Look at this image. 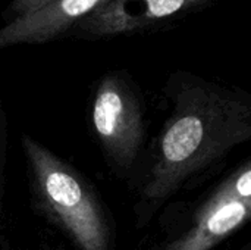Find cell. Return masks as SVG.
Returning <instances> with one entry per match:
<instances>
[{"label":"cell","instance_id":"obj_1","mask_svg":"<svg viewBox=\"0 0 251 250\" xmlns=\"http://www.w3.org/2000/svg\"><path fill=\"white\" fill-rule=\"evenodd\" d=\"M168 106L128 187L135 230L149 228L168 202L193 193L228 167L251 140V94L194 72L174 71L162 87Z\"/></svg>","mask_w":251,"mask_h":250},{"label":"cell","instance_id":"obj_2","mask_svg":"<svg viewBox=\"0 0 251 250\" xmlns=\"http://www.w3.org/2000/svg\"><path fill=\"white\" fill-rule=\"evenodd\" d=\"M21 150L34 215L71 250H118L113 212L91 178L28 133L21 134Z\"/></svg>","mask_w":251,"mask_h":250},{"label":"cell","instance_id":"obj_3","mask_svg":"<svg viewBox=\"0 0 251 250\" xmlns=\"http://www.w3.org/2000/svg\"><path fill=\"white\" fill-rule=\"evenodd\" d=\"M251 221V158L156 214L138 250H218Z\"/></svg>","mask_w":251,"mask_h":250},{"label":"cell","instance_id":"obj_4","mask_svg":"<svg viewBox=\"0 0 251 250\" xmlns=\"http://www.w3.org/2000/svg\"><path fill=\"white\" fill-rule=\"evenodd\" d=\"M149 111L134 77L124 69L104 72L93 85L87 124L107 171L126 189L134 183L150 140Z\"/></svg>","mask_w":251,"mask_h":250},{"label":"cell","instance_id":"obj_5","mask_svg":"<svg viewBox=\"0 0 251 250\" xmlns=\"http://www.w3.org/2000/svg\"><path fill=\"white\" fill-rule=\"evenodd\" d=\"M209 0H112L79 21L74 31L85 38L131 35L157 27L206 4Z\"/></svg>","mask_w":251,"mask_h":250},{"label":"cell","instance_id":"obj_6","mask_svg":"<svg viewBox=\"0 0 251 250\" xmlns=\"http://www.w3.org/2000/svg\"><path fill=\"white\" fill-rule=\"evenodd\" d=\"M112 0H53L28 15L15 18L0 28V49L34 46L68 34L85 16Z\"/></svg>","mask_w":251,"mask_h":250},{"label":"cell","instance_id":"obj_7","mask_svg":"<svg viewBox=\"0 0 251 250\" xmlns=\"http://www.w3.org/2000/svg\"><path fill=\"white\" fill-rule=\"evenodd\" d=\"M9 167V122L0 99V243L6 239V194Z\"/></svg>","mask_w":251,"mask_h":250},{"label":"cell","instance_id":"obj_8","mask_svg":"<svg viewBox=\"0 0 251 250\" xmlns=\"http://www.w3.org/2000/svg\"><path fill=\"white\" fill-rule=\"evenodd\" d=\"M53 0H12V3L9 4V9L6 12V16L9 18V21L28 15L34 10H38L40 7L46 6L47 3H50Z\"/></svg>","mask_w":251,"mask_h":250},{"label":"cell","instance_id":"obj_9","mask_svg":"<svg viewBox=\"0 0 251 250\" xmlns=\"http://www.w3.org/2000/svg\"><path fill=\"white\" fill-rule=\"evenodd\" d=\"M0 250H50L47 246H31V245H13L7 237L0 243Z\"/></svg>","mask_w":251,"mask_h":250},{"label":"cell","instance_id":"obj_10","mask_svg":"<svg viewBox=\"0 0 251 250\" xmlns=\"http://www.w3.org/2000/svg\"><path fill=\"white\" fill-rule=\"evenodd\" d=\"M232 250H251V245L250 243H246V245H243V246H240V248H235V249Z\"/></svg>","mask_w":251,"mask_h":250}]
</instances>
